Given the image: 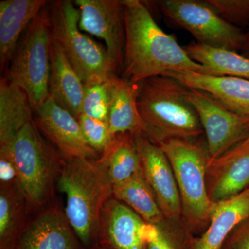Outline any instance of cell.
Here are the masks:
<instances>
[{"instance_id":"6da1fadb","label":"cell","mask_w":249,"mask_h":249,"mask_svg":"<svg viewBox=\"0 0 249 249\" xmlns=\"http://www.w3.org/2000/svg\"><path fill=\"white\" fill-rule=\"evenodd\" d=\"M124 3L126 43L121 78L137 83L170 71L219 76L192 60L176 39L160 29L145 1Z\"/></svg>"},{"instance_id":"7a4b0ae2","label":"cell","mask_w":249,"mask_h":249,"mask_svg":"<svg viewBox=\"0 0 249 249\" xmlns=\"http://www.w3.org/2000/svg\"><path fill=\"white\" fill-rule=\"evenodd\" d=\"M58 186L66 196L65 215L78 240L88 248L96 245L103 208L112 196L104 159L64 160Z\"/></svg>"},{"instance_id":"3957f363","label":"cell","mask_w":249,"mask_h":249,"mask_svg":"<svg viewBox=\"0 0 249 249\" xmlns=\"http://www.w3.org/2000/svg\"><path fill=\"white\" fill-rule=\"evenodd\" d=\"M188 88L172 77H152L139 83L137 106L152 142L168 138L192 140L204 132L188 99Z\"/></svg>"},{"instance_id":"277c9868","label":"cell","mask_w":249,"mask_h":249,"mask_svg":"<svg viewBox=\"0 0 249 249\" xmlns=\"http://www.w3.org/2000/svg\"><path fill=\"white\" fill-rule=\"evenodd\" d=\"M153 142L164 152L173 168L187 225L193 229L206 227L214 205L208 194L206 181L211 158L207 147L180 138Z\"/></svg>"},{"instance_id":"5b68a950","label":"cell","mask_w":249,"mask_h":249,"mask_svg":"<svg viewBox=\"0 0 249 249\" xmlns=\"http://www.w3.org/2000/svg\"><path fill=\"white\" fill-rule=\"evenodd\" d=\"M14 163L16 183L27 206H44L52 194L55 169L60 159L55 150L42 137L34 121L17 134L7 152L0 153Z\"/></svg>"},{"instance_id":"8992f818","label":"cell","mask_w":249,"mask_h":249,"mask_svg":"<svg viewBox=\"0 0 249 249\" xmlns=\"http://www.w3.org/2000/svg\"><path fill=\"white\" fill-rule=\"evenodd\" d=\"M52 43L47 5L24 31L4 76L25 91L34 111L49 97Z\"/></svg>"},{"instance_id":"52a82bcc","label":"cell","mask_w":249,"mask_h":249,"mask_svg":"<svg viewBox=\"0 0 249 249\" xmlns=\"http://www.w3.org/2000/svg\"><path fill=\"white\" fill-rule=\"evenodd\" d=\"M53 42L61 48L85 85L107 80V50L80 31V11L73 1L57 0L47 4Z\"/></svg>"},{"instance_id":"ba28073f","label":"cell","mask_w":249,"mask_h":249,"mask_svg":"<svg viewBox=\"0 0 249 249\" xmlns=\"http://www.w3.org/2000/svg\"><path fill=\"white\" fill-rule=\"evenodd\" d=\"M145 1L191 33L197 43L235 52L245 49L247 34L225 20L206 0Z\"/></svg>"},{"instance_id":"9c48e42d","label":"cell","mask_w":249,"mask_h":249,"mask_svg":"<svg viewBox=\"0 0 249 249\" xmlns=\"http://www.w3.org/2000/svg\"><path fill=\"white\" fill-rule=\"evenodd\" d=\"M188 99L196 109L206 133L210 160L220 158L247 138L249 116L235 114L200 90L188 88Z\"/></svg>"},{"instance_id":"30bf717a","label":"cell","mask_w":249,"mask_h":249,"mask_svg":"<svg viewBox=\"0 0 249 249\" xmlns=\"http://www.w3.org/2000/svg\"><path fill=\"white\" fill-rule=\"evenodd\" d=\"M80 11V31L106 44L111 74L121 76L126 43L124 0H76Z\"/></svg>"},{"instance_id":"8fae6325","label":"cell","mask_w":249,"mask_h":249,"mask_svg":"<svg viewBox=\"0 0 249 249\" xmlns=\"http://www.w3.org/2000/svg\"><path fill=\"white\" fill-rule=\"evenodd\" d=\"M142 172L165 219L176 222L182 206L173 168L164 152L145 134H133Z\"/></svg>"},{"instance_id":"7c38bea8","label":"cell","mask_w":249,"mask_h":249,"mask_svg":"<svg viewBox=\"0 0 249 249\" xmlns=\"http://www.w3.org/2000/svg\"><path fill=\"white\" fill-rule=\"evenodd\" d=\"M34 122L58 149L64 160L99 158V154L85 140L78 119L50 96L34 111Z\"/></svg>"},{"instance_id":"4fadbf2b","label":"cell","mask_w":249,"mask_h":249,"mask_svg":"<svg viewBox=\"0 0 249 249\" xmlns=\"http://www.w3.org/2000/svg\"><path fill=\"white\" fill-rule=\"evenodd\" d=\"M78 239L65 214L55 206L24 228L16 249H85Z\"/></svg>"},{"instance_id":"5bb4252c","label":"cell","mask_w":249,"mask_h":249,"mask_svg":"<svg viewBox=\"0 0 249 249\" xmlns=\"http://www.w3.org/2000/svg\"><path fill=\"white\" fill-rule=\"evenodd\" d=\"M165 76L178 80L189 89L209 93L235 114L249 116L248 79L185 71H170Z\"/></svg>"},{"instance_id":"9a60e30c","label":"cell","mask_w":249,"mask_h":249,"mask_svg":"<svg viewBox=\"0 0 249 249\" xmlns=\"http://www.w3.org/2000/svg\"><path fill=\"white\" fill-rule=\"evenodd\" d=\"M144 222L127 205L110 198L101 216V245L107 249H146L141 234Z\"/></svg>"},{"instance_id":"2e32d148","label":"cell","mask_w":249,"mask_h":249,"mask_svg":"<svg viewBox=\"0 0 249 249\" xmlns=\"http://www.w3.org/2000/svg\"><path fill=\"white\" fill-rule=\"evenodd\" d=\"M46 0L0 1V66L6 73L24 31L47 6Z\"/></svg>"},{"instance_id":"e0dca14e","label":"cell","mask_w":249,"mask_h":249,"mask_svg":"<svg viewBox=\"0 0 249 249\" xmlns=\"http://www.w3.org/2000/svg\"><path fill=\"white\" fill-rule=\"evenodd\" d=\"M85 85L61 48L53 42L51 49L49 96L59 106L79 119Z\"/></svg>"},{"instance_id":"ac0fdd59","label":"cell","mask_w":249,"mask_h":249,"mask_svg":"<svg viewBox=\"0 0 249 249\" xmlns=\"http://www.w3.org/2000/svg\"><path fill=\"white\" fill-rule=\"evenodd\" d=\"M34 111L27 93L16 83L1 77L0 81V153L9 150L15 137L29 123Z\"/></svg>"},{"instance_id":"d6986e66","label":"cell","mask_w":249,"mask_h":249,"mask_svg":"<svg viewBox=\"0 0 249 249\" xmlns=\"http://www.w3.org/2000/svg\"><path fill=\"white\" fill-rule=\"evenodd\" d=\"M249 217V188L230 200L214 204L209 227L193 249H221L231 232Z\"/></svg>"},{"instance_id":"ffe728a7","label":"cell","mask_w":249,"mask_h":249,"mask_svg":"<svg viewBox=\"0 0 249 249\" xmlns=\"http://www.w3.org/2000/svg\"><path fill=\"white\" fill-rule=\"evenodd\" d=\"M112 96L108 125L113 137L127 133L146 134V127L139 114L137 96L139 83L113 76Z\"/></svg>"},{"instance_id":"44dd1931","label":"cell","mask_w":249,"mask_h":249,"mask_svg":"<svg viewBox=\"0 0 249 249\" xmlns=\"http://www.w3.org/2000/svg\"><path fill=\"white\" fill-rule=\"evenodd\" d=\"M208 194L213 204L230 200L249 188V154L222 162L209 163Z\"/></svg>"},{"instance_id":"7402d4cb","label":"cell","mask_w":249,"mask_h":249,"mask_svg":"<svg viewBox=\"0 0 249 249\" xmlns=\"http://www.w3.org/2000/svg\"><path fill=\"white\" fill-rule=\"evenodd\" d=\"M27 206L16 181L3 184L0 192V249H16L24 230Z\"/></svg>"},{"instance_id":"603a6c76","label":"cell","mask_w":249,"mask_h":249,"mask_svg":"<svg viewBox=\"0 0 249 249\" xmlns=\"http://www.w3.org/2000/svg\"><path fill=\"white\" fill-rule=\"evenodd\" d=\"M112 196L133 210L145 222L159 224L165 220L142 170L128 181L112 186Z\"/></svg>"},{"instance_id":"cb8c5ba5","label":"cell","mask_w":249,"mask_h":249,"mask_svg":"<svg viewBox=\"0 0 249 249\" xmlns=\"http://www.w3.org/2000/svg\"><path fill=\"white\" fill-rule=\"evenodd\" d=\"M183 48L192 60L215 72L219 76L249 80V59L237 52L212 48L197 42L189 44Z\"/></svg>"},{"instance_id":"d4e9b609","label":"cell","mask_w":249,"mask_h":249,"mask_svg":"<svg viewBox=\"0 0 249 249\" xmlns=\"http://www.w3.org/2000/svg\"><path fill=\"white\" fill-rule=\"evenodd\" d=\"M112 186L128 181L142 171V160L133 134L116 136L112 145L102 155Z\"/></svg>"},{"instance_id":"484cf974","label":"cell","mask_w":249,"mask_h":249,"mask_svg":"<svg viewBox=\"0 0 249 249\" xmlns=\"http://www.w3.org/2000/svg\"><path fill=\"white\" fill-rule=\"evenodd\" d=\"M114 76L105 81L85 85L82 114L108 123Z\"/></svg>"},{"instance_id":"4316f807","label":"cell","mask_w":249,"mask_h":249,"mask_svg":"<svg viewBox=\"0 0 249 249\" xmlns=\"http://www.w3.org/2000/svg\"><path fill=\"white\" fill-rule=\"evenodd\" d=\"M78 121L89 146L101 155L107 151L116 138L111 134L108 123L83 114Z\"/></svg>"},{"instance_id":"83f0119b","label":"cell","mask_w":249,"mask_h":249,"mask_svg":"<svg viewBox=\"0 0 249 249\" xmlns=\"http://www.w3.org/2000/svg\"><path fill=\"white\" fill-rule=\"evenodd\" d=\"M218 14L232 25L249 22V0H206Z\"/></svg>"},{"instance_id":"f1b7e54d","label":"cell","mask_w":249,"mask_h":249,"mask_svg":"<svg viewBox=\"0 0 249 249\" xmlns=\"http://www.w3.org/2000/svg\"><path fill=\"white\" fill-rule=\"evenodd\" d=\"M158 226L160 232L147 244L146 249H181V244L169 224L164 220Z\"/></svg>"},{"instance_id":"f546056e","label":"cell","mask_w":249,"mask_h":249,"mask_svg":"<svg viewBox=\"0 0 249 249\" xmlns=\"http://www.w3.org/2000/svg\"><path fill=\"white\" fill-rule=\"evenodd\" d=\"M221 249H249V226L245 222L236 227Z\"/></svg>"},{"instance_id":"4dcf8cb0","label":"cell","mask_w":249,"mask_h":249,"mask_svg":"<svg viewBox=\"0 0 249 249\" xmlns=\"http://www.w3.org/2000/svg\"><path fill=\"white\" fill-rule=\"evenodd\" d=\"M0 179L1 184H9L16 181V171L11 160L0 157Z\"/></svg>"},{"instance_id":"1f68e13d","label":"cell","mask_w":249,"mask_h":249,"mask_svg":"<svg viewBox=\"0 0 249 249\" xmlns=\"http://www.w3.org/2000/svg\"><path fill=\"white\" fill-rule=\"evenodd\" d=\"M248 154H249V133L245 140L239 144L235 148L232 149V150L222 156L220 158L210 160V162L211 163H213V162L214 163H222V162L237 158L240 156L248 155Z\"/></svg>"},{"instance_id":"d6a6232c","label":"cell","mask_w":249,"mask_h":249,"mask_svg":"<svg viewBox=\"0 0 249 249\" xmlns=\"http://www.w3.org/2000/svg\"><path fill=\"white\" fill-rule=\"evenodd\" d=\"M247 42L245 47V55L244 56L249 59V31L248 34H247Z\"/></svg>"},{"instance_id":"836d02e7","label":"cell","mask_w":249,"mask_h":249,"mask_svg":"<svg viewBox=\"0 0 249 249\" xmlns=\"http://www.w3.org/2000/svg\"><path fill=\"white\" fill-rule=\"evenodd\" d=\"M85 249H107L106 248H105L104 247H103V246L100 245H95L93 246L92 247H90V248H86Z\"/></svg>"},{"instance_id":"e575fe53","label":"cell","mask_w":249,"mask_h":249,"mask_svg":"<svg viewBox=\"0 0 249 249\" xmlns=\"http://www.w3.org/2000/svg\"><path fill=\"white\" fill-rule=\"evenodd\" d=\"M245 223L247 224V225L249 226V217H248V219L245 221Z\"/></svg>"}]
</instances>
